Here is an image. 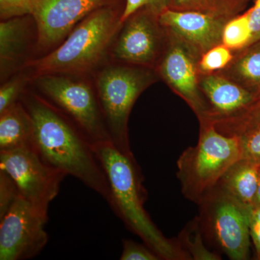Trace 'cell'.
<instances>
[{"instance_id": "obj_23", "label": "cell", "mask_w": 260, "mask_h": 260, "mask_svg": "<svg viewBox=\"0 0 260 260\" xmlns=\"http://www.w3.org/2000/svg\"><path fill=\"white\" fill-rule=\"evenodd\" d=\"M172 0H126L125 7L120 16V24L138 10L146 8L155 14L160 15L170 7Z\"/></svg>"}, {"instance_id": "obj_15", "label": "cell", "mask_w": 260, "mask_h": 260, "mask_svg": "<svg viewBox=\"0 0 260 260\" xmlns=\"http://www.w3.org/2000/svg\"><path fill=\"white\" fill-rule=\"evenodd\" d=\"M260 176V162L242 158L225 173L221 182L224 193L244 208L254 206Z\"/></svg>"}, {"instance_id": "obj_17", "label": "cell", "mask_w": 260, "mask_h": 260, "mask_svg": "<svg viewBox=\"0 0 260 260\" xmlns=\"http://www.w3.org/2000/svg\"><path fill=\"white\" fill-rule=\"evenodd\" d=\"M219 73L260 95V40L235 51L230 64Z\"/></svg>"}, {"instance_id": "obj_25", "label": "cell", "mask_w": 260, "mask_h": 260, "mask_svg": "<svg viewBox=\"0 0 260 260\" xmlns=\"http://www.w3.org/2000/svg\"><path fill=\"white\" fill-rule=\"evenodd\" d=\"M159 257L150 248L145 247L133 241H123L121 260H157Z\"/></svg>"}, {"instance_id": "obj_14", "label": "cell", "mask_w": 260, "mask_h": 260, "mask_svg": "<svg viewBox=\"0 0 260 260\" xmlns=\"http://www.w3.org/2000/svg\"><path fill=\"white\" fill-rule=\"evenodd\" d=\"M249 210L225 193L215 202L212 216L214 234L219 245L232 259L249 258Z\"/></svg>"}, {"instance_id": "obj_22", "label": "cell", "mask_w": 260, "mask_h": 260, "mask_svg": "<svg viewBox=\"0 0 260 260\" xmlns=\"http://www.w3.org/2000/svg\"><path fill=\"white\" fill-rule=\"evenodd\" d=\"M234 55L235 51H232L222 43L215 46L207 51L200 58L198 68L200 74H210L222 71L230 64Z\"/></svg>"}, {"instance_id": "obj_27", "label": "cell", "mask_w": 260, "mask_h": 260, "mask_svg": "<svg viewBox=\"0 0 260 260\" xmlns=\"http://www.w3.org/2000/svg\"><path fill=\"white\" fill-rule=\"evenodd\" d=\"M22 88V81L19 79L10 80L0 89V114L13 106Z\"/></svg>"}, {"instance_id": "obj_2", "label": "cell", "mask_w": 260, "mask_h": 260, "mask_svg": "<svg viewBox=\"0 0 260 260\" xmlns=\"http://www.w3.org/2000/svg\"><path fill=\"white\" fill-rule=\"evenodd\" d=\"M92 145L109 183V205L118 216L160 257L174 259L181 256L170 241L154 225L143 208L140 184L133 157L123 153L111 141Z\"/></svg>"}, {"instance_id": "obj_8", "label": "cell", "mask_w": 260, "mask_h": 260, "mask_svg": "<svg viewBox=\"0 0 260 260\" xmlns=\"http://www.w3.org/2000/svg\"><path fill=\"white\" fill-rule=\"evenodd\" d=\"M48 213L19 196L0 218V260L30 259L45 247Z\"/></svg>"}, {"instance_id": "obj_12", "label": "cell", "mask_w": 260, "mask_h": 260, "mask_svg": "<svg viewBox=\"0 0 260 260\" xmlns=\"http://www.w3.org/2000/svg\"><path fill=\"white\" fill-rule=\"evenodd\" d=\"M113 0H30V15L37 23L38 44L52 47L75 25Z\"/></svg>"}, {"instance_id": "obj_19", "label": "cell", "mask_w": 260, "mask_h": 260, "mask_svg": "<svg viewBox=\"0 0 260 260\" xmlns=\"http://www.w3.org/2000/svg\"><path fill=\"white\" fill-rule=\"evenodd\" d=\"M23 22L19 18L4 20L0 23L1 62L14 60L23 43Z\"/></svg>"}, {"instance_id": "obj_4", "label": "cell", "mask_w": 260, "mask_h": 260, "mask_svg": "<svg viewBox=\"0 0 260 260\" xmlns=\"http://www.w3.org/2000/svg\"><path fill=\"white\" fill-rule=\"evenodd\" d=\"M111 67L98 78V94L111 142L123 153L133 157L127 135L132 108L140 94L155 81L153 70L147 67Z\"/></svg>"}, {"instance_id": "obj_21", "label": "cell", "mask_w": 260, "mask_h": 260, "mask_svg": "<svg viewBox=\"0 0 260 260\" xmlns=\"http://www.w3.org/2000/svg\"><path fill=\"white\" fill-rule=\"evenodd\" d=\"M232 135L239 137L242 158L260 162V120L252 118L233 128Z\"/></svg>"}, {"instance_id": "obj_16", "label": "cell", "mask_w": 260, "mask_h": 260, "mask_svg": "<svg viewBox=\"0 0 260 260\" xmlns=\"http://www.w3.org/2000/svg\"><path fill=\"white\" fill-rule=\"evenodd\" d=\"M25 147H32L31 119L27 109L15 103L0 114V152Z\"/></svg>"}, {"instance_id": "obj_6", "label": "cell", "mask_w": 260, "mask_h": 260, "mask_svg": "<svg viewBox=\"0 0 260 260\" xmlns=\"http://www.w3.org/2000/svg\"><path fill=\"white\" fill-rule=\"evenodd\" d=\"M0 171L14 181L20 196L46 213L66 177L46 164L32 147L0 152Z\"/></svg>"}, {"instance_id": "obj_20", "label": "cell", "mask_w": 260, "mask_h": 260, "mask_svg": "<svg viewBox=\"0 0 260 260\" xmlns=\"http://www.w3.org/2000/svg\"><path fill=\"white\" fill-rule=\"evenodd\" d=\"M222 44L234 51L242 50L253 44L248 12L237 15L225 23L222 34Z\"/></svg>"}, {"instance_id": "obj_24", "label": "cell", "mask_w": 260, "mask_h": 260, "mask_svg": "<svg viewBox=\"0 0 260 260\" xmlns=\"http://www.w3.org/2000/svg\"><path fill=\"white\" fill-rule=\"evenodd\" d=\"M20 196L18 187L6 173L0 171V218L4 216Z\"/></svg>"}, {"instance_id": "obj_13", "label": "cell", "mask_w": 260, "mask_h": 260, "mask_svg": "<svg viewBox=\"0 0 260 260\" xmlns=\"http://www.w3.org/2000/svg\"><path fill=\"white\" fill-rule=\"evenodd\" d=\"M168 32L190 48L200 57L222 43L224 25L229 20L195 11L168 8L159 15Z\"/></svg>"}, {"instance_id": "obj_9", "label": "cell", "mask_w": 260, "mask_h": 260, "mask_svg": "<svg viewBox=\"0 0 260 260\" xmlns=\"http://www.w3.org/2000/svg\"><path fill=\"white\" fill-rule=\"evenodd\" d=\"M114 54L127 64L152 68L158 65L167 49L169 34L159 15L146 8L138 10L124 22Z\"/></svg>"}, {"instance_id": "obj_26", "label": "cell", "mask_w": 260, "mask_h": 260, "mask_svg": "<svg viewBox=\"0 0 260 260\" xmlns=\"http://www.w3.org/2000/svg\"><path fill=\"white\" fill-rule=\"evenodd\" d=\"M30 15V0H0L2 20L20 18Z\"/></svg>"}, {"instance_id": "obj_30", "label": "cell", "mask_w": 260, "mask_h": 260, "mask_svg": "<svg viewBox=\"0 0 260 260\" xmlns=\"http://www.w3.org/2000/svg\"><path fill=\"white\" fill-rule=\"evenodd\" d=\"M253 43L260 40V0H255L254 6L248 10Z\"/></svg>"}, {"instance_id": "obj_10", "label": "cell", "mask_w": 260, "mask_h": 260, "mask_svg": "<svg viewBox=\"0 0 260 260\" xmlns=\"http://www.w3.org/2000/svg\"><path fill=\"white\" fill-rule=\"evenodd\" d=\"M200 87L208 107L203 119L216 127L232 126L249 119L260 107V95L219 73L200 75ZM203 120V119H200Z\"/></svg>"}, {"instance_id": "obj_18", "label": "cell", "mask_w": 260, "mask_h": 260, "mask_svg": "<svg viewBox=\"0 0 260 260\" xmlns=\"http://www.w3.org/2000/svg\"><path fill=\"white\" fill-rule=\"evenodd\" d=\"M249 0H172L170 9L195 11L229 20L239 15Z\"/></svg>"}, {"instance_id": "obj_31", "label": "cell", "mask_w": 260, "mask_h": 260, "mask_svg": "<svg viewBox=\"0 0 260 260\" xmlns=\"http://www.w3.org/2000/svg\"><path fill=\"white\" fill-rule=\"evenodd\" d=\"M260 205V176L259 184H258L257 190H256L255 199H254V206Z\"/></svg>"}, {"instance_id": "obj_3", "label": "cell", "mask_w": 260, "mask_h": 260, "mask_svg": "<svg viewBox=\"0 0 260 260\" xmlns=\"http://www.w3.org/2000/svg\"><path fill=\"white\" fill-rule=\"evenodd\" d=\"M119 25L120 17L112 5L99 8L80 22L57 49L31 66L40 75L88 70L100 60Z\"/></svg>"}, {"instance_id": "obj_28", "label": "cell", "mask_w": 260, "mask_h": 260, "mask_svg": "<svg viewBox=\"0 0 260 260\" xmlns=\"http://www.w3.org/2000/svg\"><path fill=\"white\" fill-rule=\"evenodd\" d=\"M249 226L256 258L260 259V205L253 206L249 209Z\"/></svg>"}, {"instance_id": "obj_7", "label": "cell", "mask_w": 260, "mask_h": 260, "mask_svg": "<svg viewBox=\"0 0 260 260\" xmlns=\"http://www.w3.org/2000/svg\"><path fill=\"white\" fill-rule=\"evenodd\" d=\"M37 83L43 93L71 116L92 144L111 141L101 106L88 84L56 74L40 75Z\"/></svg>"}, {"instance_id": "obj_32", "label": "cell", "mask_w": 260, "mask_h": 260, "mask_svg": "<svg viewBox=\"0 0 260 260\" xmlns=\"http://www.w3.org/2000/svg\"><path fill=\"white\" fill-rule=\"evenodd\" d=\"M253 118H256V119H259L260 120V107L258 109L257 112H256L255 115Z\"/></svg>"}, {"instance_id": "obj_11", "label": "cell", "mask_w": 260, "mask_h": 260, "mask_svg": "<svg viewBox=\"0 0 260 260\" xmlns=\"http://www.w3.org/2000/svg\"><path fill=\"white\" fill-rule=\"evenodd\" d=\"M168 34L167 49L157 65L158 74L190 106L200 120L205 119L208 116V107L200 87V57L178 38L169 32Z\"/></svg>"}, {"instance_id": "obj_29", "label": "cell", "mask_w": 260, "mask_h": 260, "mask_svg": "<svg viewBox=\"0 0 260 260\" xmlns=\"http://www.w3.org/2000/svg\"><path fill=\"white\" fill-rule=\"evenodd\" d=\"M186 244H187L188 249H189L193 257L195 259H218V256L210 253L209 251L207 250L206 248L202 242L201 237L200 234L196 233L194 237H186Z\"/></svg>"}, {"instance_id": "obj_5", "label": "cell", "mask_w": 260, "mask_h": 260, "mask_svg": "<svg viewBox=\"0 0 260 260\" xmlns=\"http://www.w3.org/2000/svg\"><path fill=\"white\" fill-rule=\"evenodd\" d=\"M200 123L198 145L188 150L179 164L183 182L190 194L197 196L210 191L242 158L237 135H224L214 123L206 119Z\"/></svg>"}, {"instance_id": "obj_1", "label": "cell", "mask_w": 260, "mask_h": 260, "mask_svg": "<svg viewBox=\"0 0 260 260\" xmlns=\"http://www.w3.org/2000/svg\"><path fill=\"white\" fill-rule=\"evenodd\" d=\"M25 109L31 119L32 147L42 160L79 179L109 203V183L88 138L39 98L30 97Z\"/></svg>"}]
</instances>
